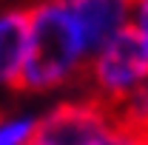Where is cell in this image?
Wrapping results in <instances>:
<instances>
[{
	"label": "cell",
	"instance_id": "cell-1",
	"mask_svg": "<svg viewBox=\"0 0 148 145\" xmlns=\"http://www.w3.org/2000/svg\"><path fill=\"white\" fill-rule=\"evenodd\" d=\"M91 46L63 0H34L29 6V57L20 88L49 94L83 80Z\"/></svg>",
	"mask_w": 148,
	"mask_h": 145
},
{
	"label": "cell",
	"instance_id": "cell-2",
	"mask_svg": "<svg viewBox=\"0 0 148 145\" xmlns=\"http://www.w3.org/2000/svg\"><path fill=\"white\" fill-rule=\"evenodd\" d=\"M83 83L88 88L86 94L117 114H123L148 88V51L131 29L91 51Z\"/></svg>",
	"mask_w": 148,
	"mask_h": 145
},
{
	"label": "cell",
	"instance_id": "cell-3",
	"mask_svg": "<svg viewBox=\"0 0 148 145\" xmlns=\"http://www.w3.org/2000/svg\"><path fill=\"white\" fill-rule=\"evenodd\" d=\"M117 117V111L94 100L91 94L69 97L37 117L32 145H94V140Z\"/></svg>",
	"mask_w": 148,
	"mask_h": 145
},
{
	"label": "cell",
	"instance_id": "cell-4",
	"mask_svg": "<svg viewBox=\"0 0 148 145\" xmlns=\"http://www.w3.org/2000/svg\"><path fill=\"white\" fill-rule=\"evenodd\" d=\"M74 20L80 23L88 46L100 49L111 37L128 31L131 26V6L134 0H63Z\"/></svg>",
	"mask_w": 148,
	"mask_h": 145
},
{
	"label": "cell",
	"instance_id": "cell-5",
	"mask_svg": "<svg viewBox=\"0 0 148 145\" xmlns=\"http://www.w3.org/2000/svg\"><path fill=\"white\" fill-rule=\"evenodd\" d=\"M29 57V6H0V88H20Z\"/></svg>",
	"mask_w": 148,
	"mask_h": 145
},
{
	"label": "cell",
	"instance_id": "cell-6",
	"mask_svg": "<svg viewBox=\"0 0 148 145\" xmlns=\"http://www.w3.org/2000/svg\"><path fill=\"white\" fill-rule=\"evenodd\" d=\"M34 128V114H0V145H32Z\"/></svg>",
	"mask_w": 148,
	"mask_h": 145
},
{
	"label": "cell",
	"instance_id": "cell-7",
	"mask_svg": "<svg viewBox=\"0 0 148 145\" xmlns=\"http://www.w3.org/2000/svg\"><path fill=\"white\" fill-rule=\"evenodd\" d=\"M94 145H148V131L120 114V117L94 140Z\"/></svg>",
	"mask_w": 148,
	"mask_h": 145
},
{
	"label": "cell",
	"instance_id": "cell-8",
	"mask_svg": "<svg viewBox=\"0 0 148 145\" xmlns=\"http://www.w3.org/2000/svg\"><path fill=\"white\" fill-rule=\"evenodd\" d=\"M131 31L143 43V49L148 51V0H134L131 6Z\"/></svg>",
	"mask_w": 148,
	"mask_h": 145
},
{
	"label": "cell",
	"instance_id": "cell-9",
	"mask_svg": "<svg viewBox=\"0 0 148 145\" xmlns=\"http://www.w3.org/2000/svg\"><path fill=\"white\" fill-rule=\"evenodd\" d=\"M123 117H128L131 122H137L140 128H145V131H148V88L143 91L125 111H123Z\"/></svg>",
	"mask_w": 148,
	"mask_h": 145
}]
</instances>
